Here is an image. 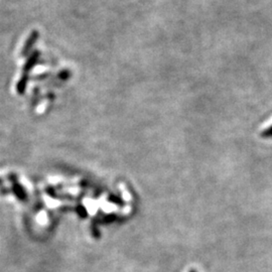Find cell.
<instances>
[{
    "instance_id": "6da1fadb",
    "label": "cell",
    "mask_w": 272,
    "mask_h": 272,
    "mask_svg": "<svg viewBox=\"0 0 272 272\" xmlns=\"http://www.w3.org/2000/svg\"><path fill=\"white\" fill-rule=\"evenodd\" d=\"M12 189H13V193L16 194V196L21 200V201H25L27 199V195L25 189L23 188V187L21 185H19L18 183H13L12 186Z\"/></svg>"
},
{
    "instance_id": "7a4b0ae2",
    "label": "cell",
    "mask_w": 272,
    "mask_h": 272,
    "mask_svg": "<svg viewBox=\"0 0 272 272\" xmlns=\"http://www.w3.org/2000/svg\"><path fill=\"white\" fill-rule=\"evenodd\" d=\"M108 201L110 202V203H112V204H114V205H116L118 207H124V205H125L124 201L122 200L119 196H116V195H110V196H109L108 197Z\"/></svg>"
},
{
    "instance_id": "3957f363",
    "label": "cell",
    "mask_w": 272,
    "mask_h": 272,
    "mask_svg": "<svg viewBox=\"0 0 272 272\" xmlns=\"http://www.w3.org/2000/svg\"><path fill=\"white\" fill-rule=\"evenodd\" d=\"M91 232H92V235L96 239L100 238V231H99V228L96 225V223H93L91 225Z\"/></svg>"
},
{
    "instance_id": "277c9868",
    "label": "cell",
    "mask_w": 272,
    "mask_h": 272,
    "mask_svg": "<svg viewBox=\"0 0 272 272\" xmlns=\"http://www.w3.org/2000/svg\"><path fill=\"white\" fill-rule=\"evenodd\" d=\"M76 211H77L78 215H79L81 218H86V217H87V215H88V213H87V209H86L84 206H82V205L77 206Z\"/></svg>"
},
{
    "instance_id": "5b68a950",
    "label": "cell",
    "mask_w": 272,
    "mask_h": 272,
    "mask_svg": "<svg viewBox=\"0 0 272 272\" xmlns=\"http://www.w3.org/2000/svg\"><path fill=\"white\" fill-rule=\"evenodd\" d=\"M262 137L264 138H272V125L268 128H266L263 132H262Z\"/></svg>"
},
{
    "instance_id": "8992f818",
    "label": "cell",
    "mask_w": 272,
    "mask_h": 272,
    "mask_svg": "<svg viewBox=\"0 0 272 272\" xmlns=\"http://www.w3.org/2000/svg\"><path fill=\"white\" fill-rule=\"evenodd\" d=\"M188 272H198L196 269H190Z\"/></svg>"
},
{
    "instance_id": "52a82bcc",
    "label": "cell",
    "mask_w": 272,
    "mask_h": 272,
    "mask_svg": "<svg viewBox=\"0 0 272 272\" xmlns=\"http://www.w3.org/2000/svg\"><path fill=\"white\" fill-rule=\"evenodd\" d=\"M1 183H2V181H1V180H0V185H1Z\"/></svg>"
}]
</instances>
